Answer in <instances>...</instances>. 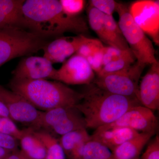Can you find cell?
<instances>
[{
  "mask_svg": "<svg viewBox=\"0 0 159 159\" xmlns=\"http://www.w3.org/2000/svg\"><path fill=\"white\" fill-rule=\"evenodd\" d=\"M22 10L26 29L44 37L61 36L66 32L84 35L89 31L85 19L66 15L57 0H27Z\"/></svg>",
  "mask_w": 159,
  "mask_h": 159,
  "instance_id": "6da1fadb",
  "label": "cell"
},
{
  "mask_svg": "<svg viewBox=\"0 0 159 159\" xmlns=\"http://www.w3.org/2000/svg\"><path fill=\"white\" fill-rule=\"evenodd\" d=\"M86 85L83 98L75 107L82 114L87 129L111 124L129 109L141 105L137 99L111 93L93 83Z\"/></svg>",
  "mask_w": 159,
  "mask_h": 159,
  "instance_id": "7a4b0ae2",
  "label": "cell"
},
{
  "mask_svg": "<svg viewBox=\"0 0 159 159\" xmlns=\"http://www.w3.org/2000/svg\"><path fill=\"white\" fill-rule=\"evenodd\" d=\"M9 87L11 90L27 99L35 108L43 111L57 107L75 106L83 98L82 93L56 80L12 79Z\"/></svg>",
  "mask_w": 159,
  "mask_h": 159,
  "instance_id": "3957f363",
  "label": "cell"
},
{
  "mask_svg": "<svg viewBox=\"0 0 159 159\" xmlns=\"http://www.w3.org/2000/svg\"><path fill=\"white\" fill-rule=\"evenodd\" d=\"M48 39L23 28L0 29V67L11 59L43 50L50 42Z\"/></svg>",
  "mask_w": 159,
  "mask_h": 159,
  "instance_id": "277c9868",
  "label": "cell"
},
{
  "mask_svg": "<svg viewBox=\"0 0 159 159\" xmlns=\"http://www.w3.org/2000/svg\"><path fill=\"white\" fill-rule=\"evenodd\" d=\"M116 11L119 28L137 61L146 65L157 62L153 44L134 20L128 6L118 3Z\"/></svg>",
  "mask_w": 159,
  "mask_h": 159,
  "instance_id": "5b68a950",
  "label": "cell"
},
{
  "mask_svg": "<svg viewBox=\"0 0 159 159\" xmlns=\"http://www.w3.org/2000/svg\"><path fill=\"white\" fill-rule=\"evenodd\" d=\"M146 66L136 61L122 70L97 76L93 83L111 93L138 100L139 80Z\"/></svg>",
  "mask_w": 159,
  "mask_h": 159,
  "instance_id": "8992f818",
  "label": "cell"
},
{
  "mask_svg": "<svg viewBox=\"0 0 159 159\" xmlns=\"http://www.w3.org/2000/svg\"><path fill=\"white\" fill-rule=\"evenodd\" d=\"M41 129L61 136L78 129H87L84 118L75 106L42 111L36 130Z\"/></svg>",
  "mask_w": 159,
  "mask_h": 159,
  "instance_id": "52a82bcc",
  "label": "cell"
},
{
  "mask_svg": "<svg viewBox=\"0 0 159 159\" xmlns=\"http://www.w3.org/2000/svg\"><path fill=\"white\" fill-rule=\"evenodd\" d=\"M0 98L8 109L10 119L36 130L42 111L19 94L1 85Z\"/></svg>",
  "mask_w": 159,
  "mask_h": 159,
  "instance_id": "ba28073f",
  "label": "cell"
},
{
  "mask_svg": "<svg viewBox=\"0 0 159 159\" xmlns=\"http://www.w3.org/2000/svg\"><path fill=\"white\" fill-rule=\"evenodd\" d=\"M95 72L85 57L74 54L59 69H56L52 80L70 85H88L93 81Z\"/></svg>",
  "mask_w": 159,
  "mask_h": 159,
  "instance_id": "9c48e42d",
  "label": "cell"
},
{
  "mask_svg": "<svg viewBox=\"0 0 159 159\" xmlns=\"http://www.w3.org/2000/svg\"><path fill=\"white\" fill-rule=\"evenodd\" d=\"M105 127H125L139 133L154 135L158 129V118L153 111L142 105L134 106L113 123L104 125Z\"/></svg>",
  "mask_w": 159,
  "mask_h": 159,
  "instance_id": "30bf717a",
  "label": "cell"
},
{
  "mask_svg": "<svg viewBox=\"0 0 159 159\" xmlns=\"http://www.w3.org/2000/svg\"><path fill=\"white\" fill-rule=\"evenodd\" d=\"M129 10L138 25L159 45V1H136L129 7Z\"/></svg>",
  "mask_w": 159,
  "mask_h": 159,
  "instance_id": "8fae6325",
  "label": "cell"
},
{
  "mask_svg": "<svg viewBox=\"0 0 159 159\" xmlns=\"http://www.w3.org/2000/svg\"><path fill=\"white\" fill-rule=\"evenodd\" d=\"M56 69L45 57L30 56L20 61L12 71V79L16 80L52 79Z\"/></svg>",
  "mask_w": 159,
  "mask_h": 159,
  "instance_id": "7c38bea8",
  "label": "cell"
},
{
  "mask_svg": "<svg viewBox=\"0 0 159 159\" xmlns=\"http://www.w3.org/2000/svg\"><path fill=\"white\" fill-rule=\"evenodd\" d=\"M85 37L77 35L74 37L57 38L44 47L43 57L52 64L64 62L67 58L76 54Z\"/></svg>",
  "mask_w": 159,
  "mask_h": 159,
  "instance_id": "4fadbf2b",
  "label": "cell"
},
{
  "mask_svg": "<svg viewBox=\"0 0 159 159\" xmlns=\"http://www.w3.org/2000/svg\"><path fill=\"white\" fill-rule=\"evenodd\" d=\"M150 68L139 85L138 100L141 105L154 111L159 108V62Z\"/></svg>",
  "mask_w": 159,
  "mask_h": 159,
  "instance_id": "5bb4252c",
  "label": "cell"
},
{
  "mask_svg": "<svg viewBox=\"0 0 159 159\" xmlns=\"http://www.w3.org/2000/svg\"><path fill=\"white\" fill-rule=\"evenodd\" d=\"M125 127L101 126L95 129L91 139L104 145L111 152L125 142L134 139L140 134Z\"/></svg>",
  "mask_w": 159,
  "mask_h": 159,
  "instance_id": "9a60e30c",
  "label": "cell"
},
{
  "mask_svg": "<svg viewBox=\"0 0 159 159\" xmlns=\"http://www.w3.org/2000/svg\"><path fill=\"white\" fill-rule=\"evenodd\" d=\"M24 0H0V29H26L23 12Z\"/></svg>",
  "mask_w": 159,
  "mask_h": 159,
  "instance_id": "2e32d148",
  "label": "cell"
},
{
  "mask_svg": "<svg viewBox=\"0 0 159 159\" xmlns=\"http://www.w3.org/2000/svg\"><path fill=\"white\" fill-rule=\"evenodd\" d=\"M91 139L86 129H83L61 136L59 142L66 158L83 159L84 147Z\"/></svg>",
  "mask_w": 159,
  "mask_h": 159,
  "instance_id": "e0dca14e",
  "label": "cell"
},
{
  "mask_svg": "<svg viewBox=\"0 0 159 159\" xmlns=\"http://www.w3.org/2000/svg\"><path fill=\"white\" fill-rule=\"evenodd\" d=\"M153 135L140 133L134 139L120 145L112 152L114 159H140V155L145 145Z\"/></svg>",
  "mask_w": 159,
  "mask_h": 159,
  "instance_id": "ac0fdd59",
  "label": "cell"
},
{
  "mask_svg": "<svg viewBox=\"0 0 159 159\" xmlns=\"http://www.w3.org/2000/svg\"><path fill=\"white\" fill-rule=\"evenodd\" d=\"M21 151L31 159H44L46 151L44 146L38 137L33 134L31 128L25 129L20 140Z\"/></svg>",
  "mask_w": 159,
  "mask_h": 159,
  "instance_id": "d6986e66",
  "label": "cell"
},
{
  "mask_svg": "<svg viewBox=\"0 0 159 159\" xmlns=\"http://www.w3.org/2000/svg\"><path fill=\"white\" fill-rule=\"evenodd\" d=\"M33 133L41 141L45 148L46 155L44 159H66L59 139L45 130L33 129Z\"/></svg>",
  "mask_w": 159,
  "mask_h": 159,
  "instance_id": "ffe728a7",
  "label": "cell"
},
{
  "mask_svg": "<svg viewBox=\"0 0 159 159\" xmlns=\"http://www.w3.org/2000/svg\"><path fill=\"white\" fill-rule=\"evenodd\" d=\"M104 24L109 42V46L122 51L129 49L118 23L115 20L112 16L104 14Z\"/></svg>",
  "mask_w": 159,
  "mask_h": 159,
  "instance_id": "44dd1931",
  "label": "cell"
},
{
  "mask_svg": "<svg viewBox=\"0 0 159 159\" xmlns=\"http://www.w3.org/2000/svg\"><path fill=\"white\" fill-rule=\"evenodd\" d=\"M88 14L91 29L98 35L100 41L109 45L104 24V14L91 5L88 9Z\"/></svg>",
  "mask_w": 159,
  "mask_h": 159,
  "instance_id": "7402d4cb",
  "label": "cell"
},
{
  "mask_svg": "<svg viewBox=\"0 0 159 159\" xmlns=\"http://www.w3.org/2000/svg\"><path fill=\"white\" fill-rule=\"evenodd\" d=\"M136 61L133 53L130 49H129L122 57L103 66L100 72L97 74V76H101L122 70L133 64Z\"/></svg>",
  "mask_w": 159,
  "mask_h": 159,
  "instance_id": "603a6c76",
  "label": "cell"
},
{
  "mask_svg": "<svg viewBox=\"0 0 159 159\" xmlns=\"http://www.w3.org/2000/svg\"><path fill=\"white\" fill-rule=\"evenodd\" d=\"M83 159H114L112 152L99 142L91 139L86 144Z\"/></svg>",
  "mask_w": 159,
  "mask_h": 159,
  "instance_id": "cb8c5ba5",
  "label": "cell"
},
{
  "mask_svg": "<svg viewBox=\"0 0 159 159\" xmlns=\"http://www.w3.org/2000/svg\"><path fill=\"white\" fill-rule=\"evenodd\" d=\"M63 11L71 17L79 16L84 9L85 1L84 0H60Z\"/></svg>",
  "mask_w": 159,
  "mask_h": 159,
  "instance_id": "d4e9b609",
  "label": "cell"
},
{
  "mask_svg": "<svg viewBox=\"0 0 159 159\" xmlns=\"http://www.w3.org/2000/svg\"><path fill=\"white\" fill-rule=\"evenodd\" d=\"M104 47L99 40L85 37L76 54L86 58L94 52L101 50Z\"/></svg>",
  "mask_w": 159,
  "mask_h": 159,
  "instance_id": "484cf974",
  "label": "cell"
},
{
  "mask_svg": "<svg viewBox=\"0 0 159 159\" xmlns=\"http://www.w3.org/2000/svg\"><path fill=\"white\" fill-rule=\"evenodd\" d=\"M90 5L106 15L112 16L116 10L118 2L113 0H92Z\"/></svg>",
  "mask_w": 159,
  "mask_h": 159,
  "instance_id": "4316f807",
  "label": "cell"
},
{
  "mask_svg": "<svg viewBox=\"0 0 159 159\" xmlns=\"http://www.w3.org/2000/svg\"><path fill=\"white\" fill-rule=\"evenodd\" d=\"M147 148L140 159H159V137L157 135L148 142Z\"/></svg>",
  "mask_w": 159,
  "mask_h": 159,
  "instance_id": "83f0119b",
  "label": "cell"
},
{
  "mask_svg": "<svg viewBox=\"0 0 159 159\" xmlns=\"http://www.w3.org/2000/svg\"><path fill=\"white\" fill-rule=\"evenodd\" d=\"M127 51V50L122 51L111 46H108L107 47L104 46L103 49V57H102L103 66L106 65L111 61L122 57L125 54Z\"/></svg>",
  "mask_w": 159,
  "mask_h": 159,
  "instance_id": "f1b7e54d",
  "label": "cell"
},
{
  "mask_svg": "<svg viewBox=\"0 0 159 159\" xmlns=\"http://www.w3.org/2000/svg\"><path fill=\"white\" fill-rule=\"evenodd\" d=\"M103 48L94 52L86 58L91 68L97 74H99L103 67L102 57Z\"/></svg>",
  "mask_w": 159,
  "mask_h": 159,
  "instance_id": "f546056e",
  "label": "cell"
},
{
  "mask_svg": "<svg viewBox=\"0 0 159 159\" xmlns=\"http://www.w3.org/2000/svg\"><path fill=\"white\" fill-rule=\"evenodd\" d=\"M18 140L14 137L0 132V147L11 152L18 150Z\"/></svg>",
  "mask_w": 159,
  "mask_h": 159,
  "instance_id": "4dcf8cb0",
  "label": "cell"
},
{
  "mask_svg": "<svg viewBox=\"0 0 159 159\" xmlns=\"http://www.w3.org/2000/svg\"><path fill=\"white\" fill-rule=\"evenodd\" d=\"M6 159H31L21 150H17L11 152Z\"/></svg>",
  "mask_w": 159,
  "mask_h": 159,
  "instance_id": "1f68e13d",
  "label": "cell"
},
{
  "mask_svg": "<svg viewBox=\"0 0 159 159\" xmlns=\"http://www.w3.org/2000/svg\"><path fill=\"white\" fill-rule=\"evenodd\" d=\"M0 117L10 118L8 109L1 98H0Z\"/></svg>",
  "mask_w": 159,
  "mask_h": 159,
  "instance_id": "d6a6232c",
  "label": "cell"
},
{
  "mask_svg": "<svg viewBox=\"0 0 159 159\" xmlns=\"http://www.w3.org/2000/svg\"><path fill=\"white\" fill-rule=\"evenodd\" d=\"M11 152L9 151L0 147V159H6Z\"/></svg>",
  "mask_w": 159,
  "mask_h": 159,
  "instance_id": "836d02e7",
  "label": "cell"
},
{
  "mask_svg": "<svg viewBox=\"0 0 159 159\" xmlns=\"http://www.w3.org/2000/svg\"><path fill=\"white\" fill-rule=\"evenodd\" d=\"M5 118V117H0V132H2V131L3 123Z\"/></svg>",
  "mask_w": 159,
  "mask_h": 159,
  "instance_id": "e575fe53",
  "label": "cell"
}]
</instances>
